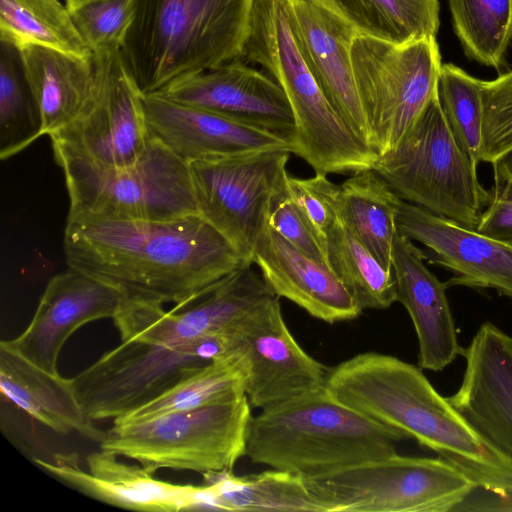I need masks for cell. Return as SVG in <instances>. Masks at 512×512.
<instances>
[{
	"instance_id": "cell-40",
	"label": "cell",
	"mask_w": 512,
	"mask_h": 512,
	"mask_svg": "<svg viewBox=\"0 0 512 512\" xmlns=\"http://www.w3.org/2000/svg\"><path fill=\"white\" fill-rule=\"evenodd\" d=\"M476 230L493 238L512 243V190L495 185L492 198Z\"/></svg>"
},
{
	"instance_id": "cell-20",
	"label": "cell",
	"mask_w": 512,
	"mask_h": 512,
	"mask_svg": "<svg viewBox=\"0 0 512 512\" xmlns=\"http://www.w3.org/2000/svg\"><path fill=\"white\" fill-rule=\"evenodd\" d=\"M398 232L426 246L454 274L447 285L491 288L512 300V243L400 200Z\"/></svg>"
},
{
	"instance_id": "cell-2",
	"label": "cell",
	"mask_w": 512,
	"mask_h": 512,
	"mask_svg": "<svg viewBox=\"0 0 512 512\" xmlns=\"http://www.w3.org/2000/svg\"><path fill=\"white\" fill-rule=\"evenodd\" d=\"M325 389L363 416L433 450L478 487L512 496V458L486 440L420 367L391 355L360 353L328 369Z\"/></svg>"
},
{
	"instance_id": "cell-11",
	"label": "cell",
	"mask_w": 512,
	"mask_h": 512,
	"mask_svg": "<svg viewBox=\"0 0 512 512\" xmlns=\"http://www.w3.org/2000/svg\"><path fill=\"white\" fill-rule=\"evenodd\" d=\"M291 152L271 149L189 163L199 214L236 248L245 264L287 185Z\"/></svg>"
},
{
	"instance_id": "cell-16",
	"label": "cell",
	"mask_w": 512,
	"mask_h": 512,
	"mask_svg": "<svg viewBox=\"0 0 512 512\" xmlns=\"http://www.w3.org/2000/svg\"><path fill=\"white\" fill-rule=\"evenodd\" d=\"M128 298L121 288L69 267L48 282L26 329L2 341L29 362L56 374L68 338L89 322L113 318Z\"/></svg>"
},
{
	"instance_id": "cell-29",
	"label": "cell",
	"mask_w": 512,
	"mask_h": 512,
	"mask_svg": "<svg viewBox=\"0 0 512 512\" xmlns=\"http://www.w3.org/2000/svg\"><path fill=\"white\" fill-rule=\"evenodd\" d=\"M362 34L403 44L435 37L438 0H316Z\"/></svg>"
},
{
	"instance_id": "cell-22",
	"label": "cell",
	"mask_w": 512,
	"mask_h": 512,
	"mask_svg": "<svg viewBox=\"0 0 512 512\" xmlns=\"http://www.w3.org/2000/svg\"><path fill=\"white\" fill-rule=\"evenodd\" d=\"M462 355L463 380L448 400L486 440L512 458V336L484 322Z\"/></svg>"
},
{
	"instance_id": "cell-13",
	"label": "cell",
	"mask_w": 512,
	"mask_h": 512,
	"mask_svg": "<svg viewBox=\"0 0 512 512\" xmlns=\"http://www.w3.org/2000/svg\"><path fill=\"white\" fill-rule=\"evenodd\" d=\"M207 364L189 344L167 346L128 340L104 353L72 381L88 419L115 421Z\"/></svg>"
},
{
	"instance_id": "cell-25",
	"label": "cell",
	"mask_w": 512,
	"mask_h": 512,
	"mask_svg": "<svg viewBox=\"0 0 512 512\" xmlns=\"http://www.w3.org/2000/svg\"><path fill=\"white\" fill-rule=\"evenodd\" d=\"M2 397L60 434L76 432L100 443L102 431L88 419L77 399L72 378L48 372L0 343Z\"/></svg>"
},
{
	"instance_id": "cell-24",
	"label": "cell",
	"mask_w": 512,
	"mask_h": 512,
	"mask_svg": "<svg viewBox=\"0 0 512 512\" xmlns=\"http://www.w3.org/2000/svg\"><path fill=\"white\" fill-rule=\"evenodd\" d=\"M426 255L413 241L396 235L392 270L397 301L407 310L418 339V365L421 369L441 371L463 348L446 295L447 283L441 282L425 265Z\"/></svg>"
},
{
	"instance_id": "cell-23",
	"label": "cell",
	"mask_w": 512,
	"mask_h": 512,
	"mask_svg": "<svg viewBox=\"0 0 512 512\" xmlns=\"http://www.w3.org/2000/svg\"><path fill=\"white\" fill-rule=\"evenodd\" d=\"M252 263L277 297L314 318L334 324L354 320L363 311L328 264L303 253L269 223L256 243Z\"/></svg>"
},
{
	"instance_id": "cell-32",
	"label": "cell",
	"mask_w": 512,
	"mask_h": 512,
	"mask_svg": "<svg viewBox=\"0 0 512 512\" xmlns=\"http://www.w3.org/2000/svg\"><path fill=\"white\" fill-rule=\"evenodd\" d=\"M246 365L243 354L200 367L171 389L113 421L124 424L163 413L194 409L245 394Z\"/></svg>"
},
{
	"instance_id": "cell-19",
	"label": "cell",
	"mask_w": 512,
	"mask_h": 512,
	"mask_svg": "<svg viewBox=\"0 0 512 512\" xmlns=\"http://www.w3.org/2000/svg\"><path fill=\"white\" fill-rule=\"evenodd\" d=\"M154 93L270 131L292 146L295 120L284 91L267 73L241 59L183 77Z\"/></svg>"
},
{
	"instance_id": "cell-17",
	"label": "cell",
	"mask_w": 512,
	"mask_h": 512,
	"mask_svg": "<svg viewBox=\"0 0 512 512\" xmlns=\"http://www.w3.org/2000/svg\"><path fill=\"white\" fill-rule=\"evenodd\" d=\"M34 462L74 490L115 507L146 512L205 509L203 485L156 479L154 472L142 465L124 463L101 448L87 455L88 470L79 466L74 453H58L48 461L34 458Z\"/></svg>"
},
{
	"instance_id": "cell-8",
	"label": "cell",
	"mask_w": 512,
	"mask_h": 512,
	"mask_svg": "<svg viewBox=\"0 0 512 512\" xmlns=\"http://www.w3.org/2000/svg\"><path fill=\"white\" fill-rule=\"evenodd\" d=\"M69 213L128 220H169L199 214L190 165L152 133L132 165L104 167L61 159Z\"/></svg>"
},
{
	"instance_id": "cell-39",
	"label": "cell",
	"mask_w": 512,
	"mask_h": 512,
	"mask_svg": "<svg viewBox=\"0 0 512 512\" xmlns=\"http://www.w3.org/2000/svg\"><path fill=\"white\" fill-rule=\"evenodd\" d=\"M269 225L293 246L311 258L327 264L325 248L313 227L291 198L288 187L275 197Z\"/></svg>"
},
{
	"instance_id": "cell-4",
	"label": "cell",
	"mask_w": 512,
	"mask_h": 512,
	"mask_svg": "<svg viewBox=\"0 0 512 512\" xmlns=\"http://www.w3.org/2000/svg\"><path fill=\"white\" fill-rule=\"evenodd\" d=\"M405 438L337 401L324 387L252 416L246 456L310 478L391 456Z\"/></svg>"
},
{
	"instance_id": "cell-31",
	"label": "cell",
	"mask_w": 512,
	"mask_h": 512,
	"mask_svg": "<svg viewBox=\"0 0 512 512\" xmlns=\"http://www.w3.org/2000/svg\"><path fill=\"white\" fill-rule=\"evenodd\" d=\"M328 266L364 309H386L397 301L393 270L383 267L351 232L341 215L329 231Z\"/></svg>"
},
{
	"instance_id": "cell-26",
	"label": "cell",
	"mask_w": 512,
	"mask_h": 512,
	"mask_svg": "<svg viewBox=\"0 0 512 512\" xmlns=\"http://www.w3.org/2000/svg\"><path fill=\"white\" fill-rule=\"evenodd\" d=\"M19 52L42 116L43 135L50 136L73 121L94 96L98 84L94 56L81 58L38 45L24 46Z\"/></svg>"
},
{
	"instance_id": "cell-36",
	"label": "cell",
	"mask_w": 512,
	"mask_h": 512,
	"mask_svg": "<svg viewBox=\"0 0 512 512\" xmlns=\"http://www.w3.org/2000/svg\"><path fill=\"white\" fill-rule=\"evenodd\" d=\"M93 55L121 51L133 15V0H83L67 5Z\"/></svg>"
},
{
	"instance_id": "cell-35",
	"label": "cell",
	"mask_w": 512,
	"mask_h": 512,
	"mask_svg": "<svg viewBox=\"0 0 512 512\" xmlns=\"http://www.w3.org/2000/svg\"><path fill=\"white\" fill-rule=\"evenodd\" d=\"M481 80L453 64H442L438 98L447 124L462 150L478 165L482 123Z\"/></svg>"
},
{
	"instance_id": "cell-27",
	"label": "cell",
	"mask_w": 512,
	"mask_h": 512,
	"mask_svg": "<svg viewBox=\"0 0 512 512\" xmlns=\"http://www.w3.org/2000/svg\"><path fill=\"white\" fill-rule=\"evenodd\" d=\"M208 510L325 512L304 477L278 469L236 476L232 470L202 474Z\"/></svg>"
},
{
	"instance_id": "cell-14",
	"label": "cell",
	"mask_w": 512,
	"mask_h": 512,
	"mask_svg": "<svg viewBox=\"0 0 512 512\" xmlns=\"http://www.w3.org/2000/svg\"><path fill=\"white\" fill-rule=\"evenodd\" d=\"M276 296L252 265L226 275L179 309L129 297L113 317L121 341L179 346L229 330L250 310Z\"/></svg>"
},
{
	"instance_id": "cell-21",
	"label": "cell",
	"mask_w": 512,
	"mask_h": 512,
	"mask_svg": "<svg viewBox=\"0 0 512 512\" xmlns=\"http://www.w3.org/2000/svg\"><path fill=\"white\" fill-rule=\"evenodd\" d=\"M142 104L150 132L188 163L271 149L292 153L288 139L209 110L156 93L142 94Z\"/></svg>"
},
{
	"instance_id": "cell-42",
	"label": "cell",
	"mask_w": 512,
	"mask_h": 512,
	"mask_svg": "<svg viewBox=\"0 0 512 512\" xmlns=\"http://www.w3.org/2000/svg\"><path fill=\"white\" fill-rule=\"evenodd\" d=\"M64 1H65L66 5H70V4L81 2L83 0H64Z\"/></svg>"
},
{
	"instance_id": "cell-9",
	"label": "cell",
	"mask_w": 512,
	"mask_h": 512,
	"mask_svg": "<svg viewBox=\"0 0 512 512\" xmlns=\"http://www.w3.org/2000/svg\"><path fill=\"white\" fill-rule=\"evenodd\" d=\"M305 480L325 512H446L478 488L441 457L397 453Z\"/></svg>"
},
{
	"instance_id": "cell-30",
	"label": "cell",
	"mask_w": 512,
	"mask_h": 512,
	"mask_svg": "<svg viewBox=\"0 0 512 512\" xmlns=\"http://www.w3.org/2000/svg\"><path fill=\"white\" fill-rule=\"evenodd\" d=\"M0 39L18 49L38 45L93 57L61 0H0Z\"/></svg>"
},
{
	"instance_id": "cell-33",
	"label": "cell",
	"mask_w": 512,
	"mask_h": 512,
	"mask_svg": "<svg viewBox=\"0 0 512 512\" xmlns=\"http://www.w3.org/2000/svg\"><path fill=\"white\" fill-rule=\"evenodd\" d=\"M42 135V116L26 80L19 49L0 39V158L16 155Z\"/></svg>"
},
{
	"instance_id": "cell-28",
	"label": "cell",
	"mask_w": 512,
	"mask_h": 512,
	"mask_svg": "<svg viewBox=\"0 0 512 512\" xmlns=\"http://www.w3.org/2000/svg\"><path fill=\"white\" fill-rule=\"evenodd\" d=\"M401 198L373 169L353 173L340 185V215L380 264L392 270Z\"/></svg>"
},
{
	"instance_id": "cell-1",
	"label": "cell",
	"mask_w": 512,
	"mask_h": 512,
	"mask_svg": "<svg viewBox=\"0 0 512 512\" xmlns=\"http://www.w3.org/2000/svg\"><path fill=\"white\" fill-rule=\"evenodd\" d=\"M64 252L69 267L173 309L247 265L200 214L156 221L68 215Z\"/></svg>"
},
{
	"instance_id": "cell-18",
	"label": "cell",
	"mask_w": 512,
	"mask_h": 512,
	"mask_svg": "<svg viewBox=\"0 0 512 512\" xmlns=\"http://www.w3.org/2000/svg\"><path fill=\"white\" fill-rule=\"evenodd\" d=\"M285 5L298 49L322 94L352 132L373 149L350 56L359 32L316 0H285Z\"/></svg>"
},
{
	"instance_id": "cell-37",
	"label": "cell",
	"mask_w": 512,
	"mask_h": 512,
	"mask_svg": "<svg viewBox=\"0 0 512 512\" xmlns=\"http://www.w3.org/2000/svg\"><path fill=\"white\" fill-rule=\"evenodd\" d=\"M480 162L491 165L512 149V71L480 83Z\"/></svg>"
},
{
	"instance_id": "cell-7",
	"label": "cell",
	"mask_w": 512,
	"mask_h": 512,
	"mask_svg": "<svg viewBox=\"0 0 512 512\" xmlns=\"http://www.w3.org/2000/svg\"><path fill=\"white\" fill-rule=\"evenodd\" d=\"M251 405L246 394L194 409L114 424L101 449L161 468L207 473L232 470L246 456Z\"/></svg>"
},
{
	"instance_id": "cell-34",
	"label": "cell",
	"mask_w": 512,
	"mask_h": 512,
	"mask_svg": "<svg viewBox=\"0 0 512 512\" xmlns=\"http://www.w3.org/2000/svg\"><path fill=\"white\" fill-rule=\"evenodd\" d=\"M449 6L466 53L498 68L512 38V0H449Z\"/></svg>"
},
{
	"instance_id": "cell-15",
	"label": "cell",
	"mask_w": 512,
	"mask_h": 512,
	"mask_svg": "<svg viewBox=\"0 0 512 512\" xmlns=\"http://www.w3.org/2000/svg\"><path fill=\"white\" fill-rule=\"evenodd\" d=\"M245 359V394L265 409L325 387L328 369L296 341L279 297L250 310L231 328Z\"/></svg>"
},
{
	"instance_id": "cell-3",
	"label": "cell",
	"mask_w": 512,
	"mask_h": 512,
	"mask_svg": "<svg viewBox=\"0 0 512 512\" xmlns=\"http://www.w3.org/2000/svg\"><path fill=\"white\" fill-rule=\"evenodd\" d=\"M253 0H133L121 54L142 94L241 59Z\"/></svg>"
},
{
	"instance_id": "cell-41",
	"label": "cell",
	"mask_w": 512,
	"mask_h": 512,
	"mask_svg": "<svg viewBox=\"0 0 512 512\" xmlns=\"http://www.w3.org/2000/svg\"><path fill=\"white\" fill-rule=\"evenodd\" d=\"M495 185H503L512 190V149L493 164Z\"/></svg>"
},
{
	"instance_id": "cell-5",
	"label": "cell",
	"mask_w": 512,
	"mask_h": 512,
	"mask_svg": "<svg viewBox=\"0 0 512 512\" xmlns=\"http://www.w3.org/2000/svg\"><path fill=\"white\" fill-rule=\"evenodd\" d=\"M241 60L260 65L284 91L295 120L293 154L327 175L373 169L378 154L352 132L310 73L285 0H253Z\"/></svg>"
},
{
	"instance_id": "cell-38",
	"label": "cell",
	"mask_w": 512,
	"mask_h": 512,
	"mask_svg": "<svg viewBox=\"0 0 512 512\" xmlns=\"http://www.w3.org/2000/svg\"><path fill=\"white\" fill-rule=\"evenodd\" d=\"M287 187L325 248L327 235L340 216V185L331 182L327 174L316 172L309 178L288 175Z\"/></svg>"
},
{
	"instance_id": "cell-12",
	"label": "cell",
	"mask_w": 512,
	"mask_h": 512,
	"mask_svg": "<svg viewBox=\"0 0 512 512\" xmlns=\"http://www.w3.org/2000/svg\"><path fill=\"white\" fill-rule=\"evenodd\" d=\"M98 71L94 96L81 113L50 135L55 161L73 158L104 167L134 164L151 132L142 93L121 51L93 55Z\"/></svg>"
},
{
	"instance_id": "cell-6",
	"label": "cell",
	"mask_w": 512,
	"mask_h": 512,
	"mask_svg": "<svg viewBox=\"0 0 512 512\" xmlns=\"http://www.w3.org/2000/svg\"><path fill=\"white\" fill-rule=\"evenodd\" d=\"M373 170L402 200L473 229L492 198L453 136L438 93L400 142L378 155Z\"/></svg>"
},
{
	"instance_id": "cell-10",
	"label": "cell",
	"mask_w": 512,
	"mask_h": 512,
	"mask_svg": "<svg viewBox=\"0 0 512 512\" xmlns=\"http://www.w3.org/2000/svg\"><path fill=\"white\" fill-rule=\"evenodd\" d=\"M350 56L373 149H393L438 93L442 67L435 37L403 44L357 33Z\"/></svg>"
}]
</instances>
